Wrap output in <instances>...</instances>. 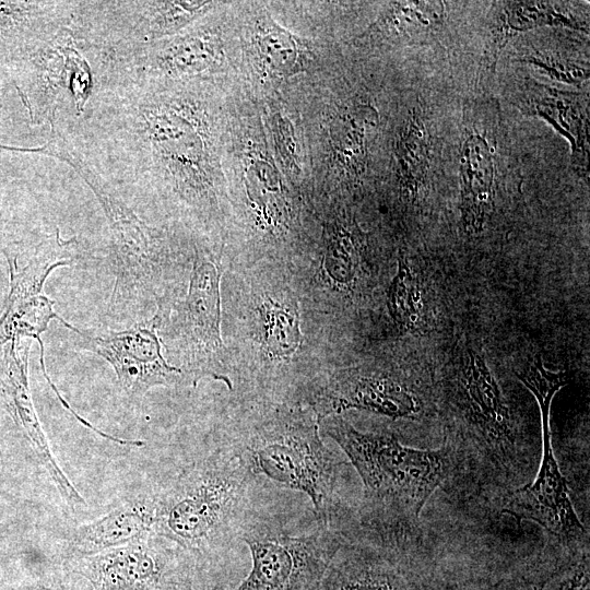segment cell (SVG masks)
<instances>
[{
    "mask_svg": "<svg viewBox=\"0 0 590 590\" xmlns=\"http://www.w3.org/2000/svg\"><path fill=\"white\" fill-rule=\"evenodd\" d=\"M499 127L496 99L465 105L459 151L460 212L462 226L470 235L484 229L494 208Z\"/></svg>",
    "mask_w": 590,
    "mask_h": 590,
    "instance_id": "11",
    "label": "cell"
},
{
    "mask_svg": "<svg viewBox=\"0 0 590 590\" xmlns=\"http://www.w3.org/2000/svg\"><path fill=\"white\" fill-rule=\"evenodd\" d=\"M266 343L270 354L286 356L293 354L300 344V333L296 311L269 302L263 306Z\"/></svg>",
    "mask_w": 590,
    "mask_h": 590,
    "instance_id": "25",
    "label": "cell"
},
{
    "mask_svg": "<svg viewBox=\"0 0 590 590\" xmlns=\"http://www.w3.org/2000/svg\"><path fill=\"white\" fill-rule=\"evenodd\" d=\"M215 5L211 1H74L69 33L87 46L137 45L170 36Z\"/></svg>",
    "mask_w": 590,
    "mask_h": 590,
    "instance_id": "9",
    "label": "cell"
},
{
    "mask_svg": "<svg viewBox=\"0 0 590 590\" xmlns=\"http://www.w3.org/2000/svg\"><path fill=\"white\" fill-rule=\"evenodd\" d=\"M266 31L258 39L261 55L274 70L287 71L296 61V44L279 27L267 26Z\"/></svg>",
    "mask_w": 590,
    "mask_h": 590,
    "instance_id": "29",
    "label": "cell"
},
{
    "mask_svg": "<svg viewBox=\"0 0 590 590\" xmlns=\"http://www.w3.org/2000/svg\"><path fill=\"white\" fill-rule=\"evenodd\" d=\"M154 495H139L72 529L66 540V558L88 556L129 544L154 531Z\"/></svg>",
    "mask_w": 590,
    "mask_h": 590,
    "instance_id": "20",
    "label": "cell"
},
{
    "mask_svg": "<svg viewBox=\"0 0 590 590\" xmlns=\"http://www.w3.org/2000/svg\"><path fill=\"white\" fill-rule=\"evenodd\" d=\"M388 307L396 323L405 331L418 330L423 323L424 302L421 283L406 260L401 256L393 278Z\"/></svg>",
    "mask_w": 590,
    "mask_h": 590,
    "instance_id": "23",
    "label": "cell"
},
{
    "mask_svg": "<svg viewBox=\"0 0 590 590\" xmlns=\"http://www.w3.org/2000/svg\"><path fill=\"white\" fill-rule=\"evenodd\" d=\"M0 590H55L44 586H31V587H4L0 586Z\"/></svg>",
    "mask_w": 590,
    "mask_h": 590,
    "instance_id": "31",
    "label": "cell"
},
{
    "mask_svg": "<svg viewBox=\"0 0 590 590\" xmlns=\"http://www.w3.org/2000/svg\"><path fill=\"white\" fill-rule=\"evenodd\" d=\"M357 238L347 232L337 234L334 244L329 251V273L341 284L352 283L359 266Z\"/></svg>",
    "mask_w": 590,
    "mask_h": 590,
    "instance_id": "27",
    "label": "cell"
},
{
    "mask_svg": "<svg viewBox=\"0 0 590 590\" xmlns=\"http://www.w3.org/2000/svg\"><path fill=\"white\" fill-rule=\"evenodd\" d=\"M397 174L402 192L416 201L425 191L432 163V137L421 107L410 111L399 131Z\"/></svg>",
    "mask_w": 590,
    "mask_h": 590,
    "instance_id": "21",
    "label": "cell"
},
{
    "mask_svg": "<svg viewBox=\"0 0 590 590\" xmlns=\"http://www.w3.org/2000/svg\"><path fill=\"white\" fill-rule=\"evenodd\" d=\"M47 257L33 256L20 273L12 271V290L8 309L0 320V344L19 337L35 338L43 346L40 334L48 329L51 319H58L76 334L81 330L63 320L54 309V302L42 294L43 285L55 270Z\"/></svg>",
    "mask_w": 590,
    "mask_h": 590,
    "instance_id": "19",
    "label": "cell"
},
{
    "mask_svg": "<svg viewBox=\"0 0 590 590\" xmlns=\"http://www.w3.org/2000/svg\"><path fill=\"white\" fill-rule=\"evenodd\" d=\"M308 400L319 422L349 409L392 420L417 418L423 411V400L416 390L402 377L380 368L340 371L312 388Z\"/></svg>",
    "mask_w": 590,
    "mask_h": 590,
    "instance_id": "14",
    "label": "cell"
},
{
    "mask_svg": "<svg viewBox=\"0 0 590 590\" xmlns=\"http://www.w3.org/2000/svg\"><path fill=\"white\" fill-rule=\"evenodd\" d=\"M550 81L580 86L589 80V62L566 54L532 48L517 59Z\"/></svg>",
    "mask_w": 590,
    "mask_h": 590,
    "instance_id": "24",
    "label": "cell"
},
{
    "mask_svg": "<svg viewBox=\"0 0 590 590\" xmlns=\"http://www.w3.org/2000/svg\"><path fill=\"white\" fill-rule=\"evenodd\" d=\"M194 559L152 531L97 554L66 558L69 574L84 590H193Z\"/></svg>",
    "mask_w": 590,
    "mask_h": 590,
    "instance_id": "8",
    "label": "cell"
},
{
    "mask_svg": "<svg viewBox=\"0 0 590 590\" xmlns=\"http://www.w3.org/2000/svg\"><path fill=\"white\" fill-rule=\"evenodd\" d=\"M562 563H530L514 568L499 579L473 590H543Z\"/></svg>",
    "mask_w": 590,
    "mask_h": 590,
    "instance_id": "26",
    "label": "cell"
},
{
    "mask_svg": "<svg viewBox=\"0 0 590 590\" xmlns=\"http://www.w3.org/2000/svg\"><path fill=\"white\" fill-rule=\"evenodd\" d=\"M320 590H420L415 578L390 552L345 543L332 558Z\"/></svg>",
    "mask_w": 590,
    "mask_h": 590,
    "instance_id": "18",
    "label": "cell"
},
{
    "mask_svg": "<svg viewBox=\"0 0 590 590\" xmlns=\"http://www.w3.org/2000/svg\"><path fill=\"white\" fill-rule=\"evenodd\" d=\"M512 104L526 116L547 121L570 144L571 161L588 176L589 95L546 85L526 78L512 95Z\"/></svg>",
    "mask_w": 590,
    "mask_h": 590,
    "instance_id": "15",
    "label": "cell"
},
{
    "mask_svg": "<svg viewBox=\"0 0 590 590\" xmlns=\"http://www.w3.org/2000/svg\"><path fill=\"white\" fill-rule=\"evenodd\" d=\"M515 374L539 404L542 459L534 480L509 492L502 511L512 516L519 527L522 520L538 523L577 552L580 547H588V543H585L588 534L574 509L567 481L555 457L550 427L552 400L567 385V375L565 371L547 369L541 357L530 358Z\"/></svg>",
    "mask_w": 590,
    "mask_h": 590,
    "instance_id": "6",
    "label": "cell"
},
{
    "mask_svg": "<svg viewBox=\"0 0 590 590\" xmlns=\"http://www.w3.org/2000/svg\"><path fill=\"white\" fill-rule=\"evenodd\" d=\"M441 1L391 2L366 35L380 39L414 37L436 31L445 21Z\"/></svg>",
    "mask_w": 590,
    "mask_h": 590,
    "instance_id": "22",
    "label": "cell"
},
{
    "mask_svg": "<svg viewBox=\"0 0 590 590\" xmlns=\"http://www.w3.org/2000/svg\"><path fill=\"white\" fill-rule=\"evenodd\" d=\"M220 279L216 261L197 251L188 294L178 308L179 349L192 384L212 377L232 389L220 328Z\"/></svg>",
    "mask_w": 590,
    "mask_h": 590,
    "instance_id": "10",
    "label": "cell"
},
{
    "mask_svg": "<svg viewBox=\"0 0 590 590\" xmlns=\"http://www.w3.org/2000/svg\"><path fill=\"white\" fill-rule=\"evenodd\" d=\"M542 26L567 27L588 33L589 19L564 1L494 2L489 12L481 78L488 79L494 73L499 55L510 39Z\"/></svg>",
    "mask_w": 590,
    "mask_h": 590,
    "instance_id": "17",
    "label": "cell"
},
{
    "mask_svg": "<svg viewBox=\"0 0 590 590\" xmlns=\"http://www.w3.org/2000/svg\"><path fill=\"white\" fill-rule=\"evenodd\" d=\"M252 567L235 590H320L323 576L341 546V532L315 517L306 531L293 534L286 519L256 503L239 530Z\"/></svg>",
    "mask_w": 590,
    "mask_h": 590,
    "instance_id": "5",
    "label": "cell"
},
{
    "mask_svg": "<svg viewBox=\"0 0 590 590\" xmlns=\"http://www.w3.org/2000/svg\"><path fill=\"white\" fill-rule=\"evenodd\" d=\"M34 98L27 102L31 118L50 126L69 123L83 113L95 88V74L69 30L30 58Z\"/></svg>",
    "mask_w": 590,
    "mask_h": 590,
    "instance_id": "12",
    "label": "cell"
},
{
    "mask_svg": "<svg viewBox=\"0 0 590 590\" xmlns=\"http://www.w3.org/2000/svg\"><path fill=\"white\" fill-rule=\"evenodd\" d=\"M27 353L17 357L13 350L0 366V393L15 422L22 427L38 462L57 486L64 502L73 509L84 507L85 500L56 460L48 438L33 404L27 379Z\"/></svg>",
    "mask_w": 590,
    "mask_h": 590,
    "instance_id": "16",
    "label": "cell"
},
{
    "mask_svg": "<svg viewBox=\"0 0 590 590\" xmlns=\"http://www.w3.org/2000/svg\"><path fill=\"white\" fill-rule=\"evenodd\" d=\"M30 152L57 158L72 167L104 211L115 274L108 314L120 319L137 318L151 300L157 308L169 306L161 294L167 250L160 234L60 135L51 133L46 144Z\"/></svg>",
    "mask_w": 590,
    "mask_h": 590,
    "instance_id": "4",
    "label": "cell"
},
{
    "mask_svg": "<svg viewBox=\"0 0 590 590\" xmlns=\"http://www.w3.org/2000/svg\"><path fill=\"white\" fill-rule=\"evenodd\" d=\"M420 590H461L435 577H425L417 580Z\"/></svg>",
    "mask_w": 590,
    "mask_h": 590,
    "instance_id": "30",
    "label": "cell"
},
{
    "mask_svg": "<svg viewBox=\"0 0 590 590\" xmlns=\"http://www.w3.org/2000/svg\"><path fill=\"white\" fill-rule=\"evenodd\" d=\"M315 413L299 406L257 408L231 429L225 445L257 476L305 493L323 522L333 518V494L341 462L323 445Z\"/></svg>",
    "mask_w": 590,
    "mask_h": 590,
    "instance_id": "3",
    "label": "cell"
},
{
    "mask_svg": "<svg viewBox=\"0 0 590 590\" xmlns=\"http://www.w3.org/2000/svg\"><path fill=\"white\" fill-rule=\"evenodd\" d=\"M257 477L226 445L215 448L153 493L154 531L196 564L231 550L255 503Z\"/></svg>",
    "mask_w": 590,
    "mask_h": 590,
    "instance_id": "2",
    "label": "cell"
},
{
    "mask_svg": "<svg viewBox=\"0 0 590 590\" xmlns=\"http://www.w3.org/2000/svg\"><path fill=\"white\" fill-rule=\"evenodd\" d=\"M448 400L462 423L468 458L498 477L514 475L519 461L512 418L485 358L468 347L448 382Z\"/></svg>",
    "mask_w": 590,
    "mask_h": 590,
    "instance_id": "7",
    "label": "cell"
},
{
    "mask_svg": "<svg viewBox=\"0 0 590 590\" xmlns=\"http://www.w3.org/2000/svg\"><path fill=\"white\" fill-rule=\"evenodd\" d=\"M169 311L168 308L160 307L150 320L104 335L80 331L79 345L108 362L120 387L133 398L144 396L156 386L179 385L188 376L182 369L166 362L156 333L167 320Z\"/></svg>",
    "mask_w": 590,
    "mask_h": 590,
    "instance_id": "13",
    "label": "cell"
},
{
    "mask_svg": "<svg viewBox=\"0 0 590 590\" xmlns=\"http://www.w3.org/2000/svg\"><path fill=\"white\" fill-rule=\"evenodd\" d=\"M543 590H590L589 552L570 555L551 576Z\"/></svg>",
    "mask_w": 590,
    "mask_h": 590,
    "instance_id": "28",
    "label": "cell"
},
{
    "mask_svg": "<svg viewBox=\"0 0 590 590\" xmlns=\"http://www.w3.org/2000/svg\"><path fill=\"white\" fill-rule=\"evenodd\" d=\"M323 433L346 453L364 485L365 528L386 544L415 523L433 493L452 472L449 445L416 449L391 433H363L339 414L324 417Z\"/></svg>",
    "mask_w": 590,
    "mask_h": 590,
    "instance_id": "1",
    "label": "cell"
}]
</instances>
